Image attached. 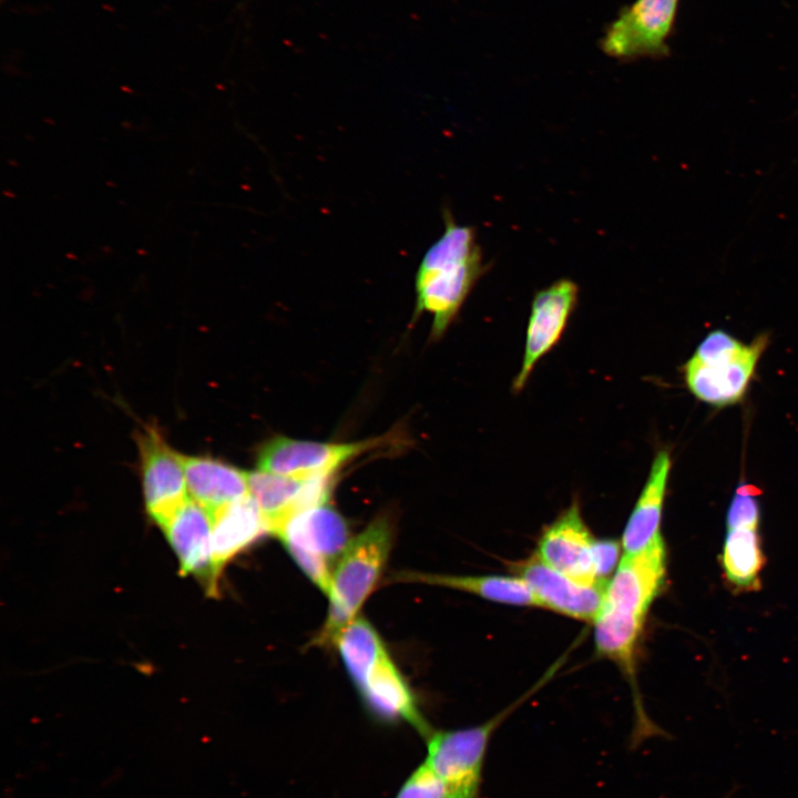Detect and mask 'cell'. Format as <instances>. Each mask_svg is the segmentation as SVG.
I'll return each mask as SVG.
<instances>
[{
  "mask_svg": "<svg viewBox=\"0 0 798 798\" xmlns=\"http://www.w3.org/2000/svg\"><path fill=\"white\" fill-rule=\"evenodd\" d=\"M274 535L287 550H301L328 562L340 557L350 542L346 520L326 503L295 513Z\"/></svg>",
  "mask_w": 798,
  "mask_h": 798,
  "instance_id": "cell-15",
  "label": "cell"
},
{
  "mask_svg": "<svg viewBox=\"0 0 798 798\" xmlns=\"http://www.w3.org/2000/svg\"><path fill=\"white\" fill-rule=\"evenodd\" d=\"M678 1L635 0L605 30L603 52L622 61L667 54Z\"/></svg>",
  "mask_w": 798,
  "mask_h": 798,
  "instance_id": "cell-6",
  "label": "cell"
},
{
  "mask_svg": "<svg viewBox=\"0 0 798 798\" xmlns=\"http://www.w3.org/2000/svg\"><path fill=\"white\" fill-rule=\"evenodd\" d=\"M555 665L520 698L488 720L459 729H431L424 761L443 781L448 798H482V774L492 736L503 722L550 679Z\"/></svg>",
  "mask_w": 798,
  "mask_h": 798,
  "instance_id": "cell-4",
  "label": "cell"
},
{
  "mask_svg": "<svg viewBox=\"0 0 798 798\" xmlns=\"http://www.w3.org/2000/svg\"><path fill=\"white\" fill-rule=\"evenodd\" d=\"M671 469L669 451L658 450L623 531L621 543L625 554L643 551L662 536L661 523Z\"/></svg>",
  "mask_w": 798,
  "mask_h": 798,
  "instance_id": "cell-16",
  "label": "cell"
},
{
  "mask_svg": "<svg viewBox=\"0 0 798 798\" xmlns=\"http://www.w3.org/2000/svg\"><path fill=\"white\" fill-rule=\"evenodd\" d=\"M269 533L265 518L249 494L213 515V567L218 580L225 565L238 553Z\"/></svg>",
  "mask_w": 798,
  "mask_h": 798,
  "instance_id": "cell-18",
  "label": "cell"
},
{
  "mask_svg": "<svg viewBox=\"0 0 798 798\" xmlns=\"http://www.w3.org/2000/svg\"><path fill=\"white\" fill-rule=\"evenodd\" d=\"M395 798H448L441 778L423 760L402 782Z\"/></svg>",
  "mask_w": 798,
  "mask_h": 798,
  "instance_id": "cell-22",
  "label": "cell"
},
{
  "mask_svg": "<svg viewBox=\"0 0 798 798\" xmlns=\"http://www.w3.org/2000/svg\"><path fill=\"white\" fill-rule=\"evenodd\" d=\"M767 344L768 337L759 336L729 357L710 362L690 358L683 367L687 388L697 399L715 407L737 403L744 398Z\"/></svg>",
  "mask_w": 798,
  "mask_h": 798,
  "instance_id": "cell-10",
  "label": "cell"
},
{
  "mask_svg": "<svg viewBox=\"0 0 798 798\" xmlns=\"http://www.w3.org/2000/svg\"><path fill=\"white\" fill-rule=\"evenodd\" d=\"M512 572L528 584L541 608L579 621H594L606 584H582L552 569L535 554L515 562Z\"/></svg>",
  "mask_w": 798,
  "mask_h": 798,
  "instance_id": "cell-11",
  "label": "cell"
},
{
  "mask_svg": "<svg viewBox=\"0 0 798 798\" xmlns=\"http://www.w3.org/2000/svg\"><path fill=\"white\" fill-rule=\"evenodd\" d=\"M391 541V523L387 515L377 516L350 540L332 574L328 615L313 645H335L342 630L356 617L381 575Z\"/></svg>",
  "mask_w": 798,
  "mask_h": 798,
  "instance_id": "cell-3",
  "label": "cell"
},
{
  "mask_svg": "<svg viewBox=\"0 0 798 798\" xmlns=\"http://www.w3.org/2000/svg\"><path fill=\"white\" fill-rule=\"evenodd\" d=\"M330 490L329 479L320 475L297 478L262 470L248 472V494L272 534L295 513L326 503Z\"/></svg>",
  "mask_w": 798,
  "mask_h": 798,
  "instance_id": "cell-12",
  "label": "cell"
},
{
  "mask_svg": "<svg viewBox=\"0 0 798 798\" xmlns=\"http://www.w3.org/2000/svg\"><path fill=\"white\" fill-rule=\"evenodd\" d=\"M577 298L579 287L569 278H561L534 295L526 325L523 358L512 383L515 393L525 387L538 362L562 338L577 305Z\"/></svg>",
  "mask_w": 798,
  "mask_h": 798,
  "instance_id": "cell-7",
  "label": "cell"
},
{
  "mask_svg": "<svg viewBox=\"0 0 798 798\" xmlns=\"http://www.w3.org/2000/svg\"><path fill=\"white\" fill-rule=\"evenodd\" d=\"M380 440L350 443H327L275 437L258 451V470L288 477L332 475L341 466Z\"/></svg>",
  "mask_w": 798,
  "mask_h": 798,
  "instance_id": "cell-9",
  "label": "cell"
},
{
  "mask_svg": "<svg viewBox=\"0 0 798 798\" xmlns=\"http://www.w3.org/2000/svg\"><path fill=\"white\" fill-rule=\"evenodd\" d=\"M745 346V344L724 330H714L703 339L690 358L699 362H709L736 355Z\"/></svg>",
  "mask_w": 798,
  "mask_h": 798,
  "instance_id": "cell-24",
  "label": "cell"
},
{
  "mask_svg": "<svg viewBox=\"0 0 798 798\" xmlns=\"http://www.w3.org/2000/svg\"><path fill=\"white\" fill-rule=\"evenodd\" d=\"M213 518L206 509L188 498L162 528L180 561L181 575L195 576L207 594H218V580L213 567Z\"/></svg>",
  "mask_w": 798,
  "mask_h": 798,
  "instance_id": "cell-13",
  "label": "cell"
},
{
  "mask_svg": "<svg viewBox=\"0 0 798 798\" xmlns=\"http://www.w3.org/2000/svg\"><path fill=\"white\" fill-rule=\"evenodd\" d=\"M759 493L754 485H738L727 511V529L758 526L760 509L757 495Z\"/></svg>",
  "mask_w": 798,
  "mask_h": 798,
  "instance_id": "cell-23",
  "label": "cell"
},
{
  "mask_svg": "<svg viewBox=\"0 0 798 798\" xmlns=\"http://www.w3.org/2000/svg\"><path fill=\"white\" fill-rule=\"evenodd\" d=\"M720 563L732 585L743 590L758 589L764 555L757 528L728 529Z\"/></svg>",
  "mask_w": 798,
  "mask_h": 798,
  "instance_id": "cell-21",
  "label": "cell"
},
{
  "mask_svg": "<svg viewBox=\"0 0 798 798\" xmlns=\"http://www.w3.org/2000/svg\"><path fill=\"white\" fill-rule=\"evenodd\" d=\"M398 581L438 585L477 595L490 602L540 607L528 584L518 575H448L421 572H401Z\"/></svg>",
  "mask_w": 798,
  "mask_h": 798,
  "instance_id": "cell-19",
  "label": "cell"
},
{
  "mask_svg": "<svg viewBox=\"0 0 798 798\" xmlns=\"http://www.w3.org/2000/svg\"><path fill=\"white\" fill-rule=\"evenodd\" d=\"M443 222L444 229L422 255L415 279L416 315L433 316V338L444 334L487 272L475 229L459 225L448 209Z\"/></svg>",
  "mask_w": 798,
  "mask_h": 798,
  "instance_id": "cell-2",
  "label": "cell"
},
{
  "mask_svg": "<svg viewBox=\"0 0 798 798\" xmlns=\"http://www.w3.org/2000/svg\"><path fill=\"white\" fill-rule=\"evenodd\" d=\"M135 442L145 509L162 529L190 498L183 454L167 443L157 426L151 423L135 433Z\"/></svg>",
  "mask_w": 798,
  "mask_h": 798,
  "instance_id": "cell-5",
  "label": "cell"
},
{
  "mask_svg": "<svg viewBox=\"0 0 798 798\" xmlns=\"http://www.w3.org/2000/svg\"><path fill=\"white\" fill-rule=\"evenodd\" d=\"M335 645L357 688L388 654L378 632L362 616L355 617L342 630Z\"/></svg>",
  "mask_w": 798,
  "mask_h": 798,
  "instance_id": "cell-20",
  "label": "cell"
},
{
  "mask_svg": "<svg viewBox=\"0 0 798 798\" xmlns=\"http://www.w3.org/2000/svg\"><path fill=\"white\" fill-rule=\"evenodd\" d=\"M358 690L367 709L379 722L408 723L423 738L432 729L389 654L376 665Z\"/></svg>",
  "mask_w": 798,
  "mask_h": 798,
  "instance_id": "cell-14",
  "label": "cell"
},
{
  "mask_svg": "<svg viewBox=\"0 0 798 798\" xmlns=\"http://www.w3.org/2000/svg\"><path fill=\"white\" fill-rule=\"evenodd\" d=\"M666 581L663 536L634 554L622 556L605 585L601 608L593 621L596 653L611 659L634 679L638 641L651 605Z\"/></svg>",
  "mask_w": 798,
  "mask_h": 798,
  "instance_id": "cell-1",
  "label": "cell"
},
{
  "mask_svg": "<svg viewBox=\"0 0 798 798\" xmlns=\"http://www.w3.org/2000/svg\"><path fill=\"white\" fill-rule=\"evenodd\" d=\"M577 499L561 512L541 533L536 552L541 561L582 584L600 582L595 569V544Z\"/></svg>",
  "mask_w": 798,
  "mask_h": 798,
  "instance_id": "cell-8",
  "label": "cell"
},
{
  "mask_svg": "<svg viewBox=\"0 0 798 798\" xmlns=\"http://www.w3.org/2000/svg\"><path fill=\"white\" fill-rule=\"evenodd\" d=\"M187 492L213 515L248 494V472L211 457L184 456Z\"/></svg>",
  "mask_w": 798,
  "mask_h": 798,
  "instance_id": "cell-17",
  "label": "cell"
}]
</instances>
